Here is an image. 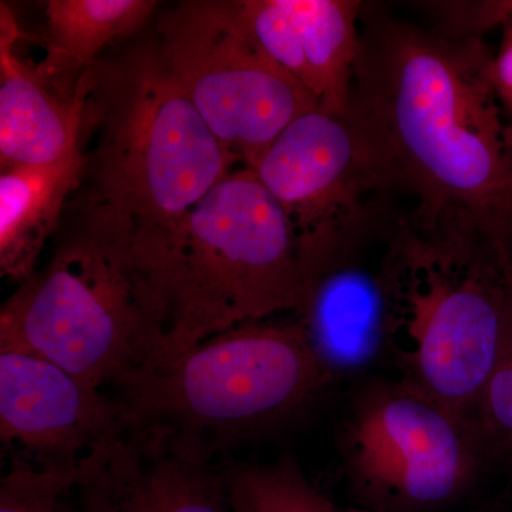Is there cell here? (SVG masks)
Here are the masks:
<instances>
[{
  "mask_svg": "<svg viewBox=\"0 0 512 512\" xmlns=\"http://www.w3.org/2000/svg\"><path fill=\"white\" fill-rule=\"evenodd\" d=\"M298 25L296 80L329 113H346L360 50L363 5L357 0H291Z\"/></svg>",
  "mask_w": 512,
  "mask_h": 512,
  "instance_id": "15",
  "label": "cell"
},
{
  "mask_svg": "<svg viewBox=\"0 0 512 512\" xmlns=\"http://www.w3.org/2000/svg\"><path fill=\"white\" fill-rule=\"evenodd\" d=\"M76 480L77 471L16 460L0 481V512H87Z\"/></svg>",
  "mask_w": 512,
  "mask_h": 512,
  "instance_id": "17",
  "label": "cell"
},
{
  "mask_svg": "<svg viewBox=\"0 0 512 512\" xmlns=\"http://www.w3.org/2000/svg\"><path fill=\"white\" fill-rule=\"evenodd\" d=\"M194 441L170 431L124 427L77 468L87 512H232L227 470Z\"/></svg>",
  "mask_w": 512,
  "mask_h": 512,
  "instance_id": "10",
  "label": "cell"
},
{
  "mask_svg": "<svg viewBox=\"0 0 512 512\" xmlns=\"http://www.w3.org/2000/svg\"><path fill=\"white\" fill-rule=\"evenodd\" d=\"M362 20L350 107L412 198L409 220L476 224L511 247L512 157L483 39L382 13Z\"/></svg>",
  "mask_w": 512,
  "mask_h": 512,
  "instance_id": "1",
  "label": "cell"
},
{
  "mask_svg": "<svg viewBox=\"0 0 512 512\" xmlns=\"http://www.w3.org/2000/svg\"><path fill=\"white\" fill-rule=\"evenodd\" d=\"M389 355L402 383L468 417L493 370L512 289L511 247L474 224L403 217L387 242Z\"/></svg>",
  "mask_w": 512,
  "mask_h": 512,
  "instance_id": "4",
  "label": "cell"
},
{
  "mask_svg": "<svg viewBox=\"0 0 512 512\" xmlns=\"http://www.w3.org/2000/svg\"><path fill=\"white\" fill-rule=\"evenodd\" d=\"M329 383L296 320L242 323L114 384L124 427L215 454L301 412Z\"/></svg>",
  "mask_w": 512,
  "mask_h": 512,
  "instance_id": "6",
  "label": "cell"
},
{
  "mask_svg": "<svg viewBox=\"0 0 512 512\" xmlns=\"http://www.w3.org/2000/svg\"><path fill=\"white\" fill-rule=\"evenodd\" d=\"M339 512H362V511H353V510H348V511H339Z\"/></svg>",
  "mask_w": 512,
  "mask_h": 512,
  "instance_id": "21",
  "label": "cell"
},
{
  "mask_svg": "<svg viewBox=\"0 0 512 512\" xmlns=\"http://www.w3.org/2000/svg\"><path fill=\"white\" fill-rule=\"evenodd\" d=\"M157 46L212 134L244 167L254 168L298 117L320 109L256 45L234 2L180 3L158 22Z\"/></svg>",
  "mask_w": 512,
  "mask_h": 512,
  "instance_id": "8",
  "label": "cell"
},
{
  "mask_svg": "<svg viewBox=\"0 0 512 512\" xmlns=\"http://www.w3.org/2000/svg\"><path fill=\"white\" fill-rule=\"evenodd\" d=\"M80 84L82 124L97 134L90 153L82 148L83 211L124 225L133 241L173 227L241 165L205 124L157 43L119 62L94 63Z\"/></svg>",
  "mask_w": 512,
  "mask_h": 512,
  "instance_id": "3",
  "label": "cell"
},
{
  "mask_svg": "<svg viewBox=\"0 0 512 512\" xmlns=\"http://www.w3.org/2000/svg\"><path fill=\"white\" fill-rule=\"evenodd\" d=\"M123 429L119 407L101 389L43 357L0 352V436L37 466L77 471Z\"/></svg>",
  "mask_w": 512,
  "mask_h": 512,
  "instance_id": "11",
  "label": "cell"
},
{
  "mask_svg": "<svg viewBox=\"0 0 512 512\" xmlns=\"http://www.w3.org/2000/svg\"><path fill=\"white\" fill-rule=\"evenodd\" d=\"M490 79L495 96L500 103L503 116L510 119L512 126V23L505 25L503 43L497 55L493 56L490 66Z\"/></svg>",
  "mask_w": 512,
  "mask_h": 512,
  "instance_id": "19",
  "label": "cell"
},
{
  "mask_svg": "<svg viewBox=\"0 0 512 512\" xmlns=\"http://www.w3.org/2000/svg\"><path fill=\"white\" fill-rule=\"evenodd\" d=\"M153 0H52L46 6L49 55L43 70L62 80L86 72L104 46L131 35L150 19Z\"/></svg>",
  "mask_w": 512,
  "mask_h": 512,
  "instance_id": "16",
  "label": "cell"
},
{
  "mask_svg": "<svg viewBox=\"0 0 512 512\" xmlns=\"http://www.w3.org/2000/svg\"><path fill=\"white\" fill-rule=\"evenodd\" d=\"M380 228L325 266L305 286L293 311L329 382L363 372L389 353V295L383 274L386 248L375 268L360 256L367 239Z\"/></svg>",
  "mask_w": 512,
  "mask_h": 512,
  "instance_id": "12",
  "label": "cell"
},
{
  "mask_svg": "<svg viewBox=\"0 0 512 512\" xmlns=\"http://www.w3.org/2000/svg\"><path fill=\"white\" fill-rule=\"evenodd\" d=\"M510 22L512 23V13H511V19H510Z\"/></svg>",
  "mask_w": 512,
  "mask_h": 512,
  "instance_id": "22",
  "label": "cell"
},
{
  "mask_svg": "<svg viewBox=\"0 0 512 512\" xmlns=\"http://www.w3.org/2000/svg\"><path fill=\"white\" fill-rule=\"evenodd\" d=\"M22 32L0 5V165L3 171L56 163L80 140L83 89L26 62L16 53Z\"/></svg>",
  "mask_w": 512,
  "mask_h": 512,
  "instance_id": "13",
  "label": "cell"
},
{
  "mask_svg": "<svg viewBox=\"0 0 512 512\" xmlns=\"http://www.w3.org/2000/svg\"><path fill=\"white\" fill-rule=\"evenodd\" d=\"M470 420L484 447L494 444L512 450V289L500 350Z\"/></svg>",
  "mask_w": 512,
  "mask_h": 512,
  "instance_id": "18",
  "label": "cell"
},
{
  "mask_svg": "<svg viewBox=\"0 0 512 512\" xmlns=\"http://www.w3.org/2000/svg\"><path fill=\"white\" fill-rule=\"evenodd\" d=\"M343 440L357 487L400 510L454 500L473 481L484 450L473 421L402 382L363 394Z\"/></svg>",
  "mask_w": 512,
  "mask_h": 512,
  "instance_id": "9",
  "label": "cell"
},
{
  "mask_svg": "<svg viewBox=\"0 0 512 512\" xmlns=\"http://www.w3.org/2000/svg\"><path fill=\"white\" fill-rule=\"evenodd\" d=\"M505 141H507L508 150L512 157V126L505 127Z\"/></svg>",
  "mask_w": 512,
  "mask_h": 512,
  "instance_id": "20",
  "label": "cell"
},
{
  "mask_svg": "<svg viewBox=\"0 0 512 512\" xmlns=\"http://www.w3.org/2000/svg\"><path fill=\"white\" fill-rule=\"evenodd\" d=\"M164 319V355L242 323L293 312L303 268L291 222L249 167L235 168L173 227L131 245Z\"/></svg>",
  "mask_w": 512,
  "mask_h": 512,
  "instance_id": "2",
  "label": "cell"
},
{
  "mask_svg": "<svg viewBox=\"0 0 512 512\" xmlns=\"http://www.w3.org/2000/svg\"><path fill=\"white\" fill-rule=\"evenodd\" d=\"M87 157L80 140L56 163L0 175V275L23 284L55 231L67 198L82 187Z\"/></svg>",
  "mask_w": 512,
  "mask_h": 512,
  "instance_id": "14",
  "label": "cell"
},
{
  "mask_svg": "<svg viewBox=\"0 0 512 512\" xmlns=\"http://www.w3.org/2000/svg\"><path fill=\"white\" fill-rule=\"evenodd\" d=\"M252 170L291 222L303 289L350 245L406 215L390 208V195L403 192L402 185L386 151L352 107L298 117Z\"/></svg>",
  "mask_w": 512,
  "mask_h": 512,
  "instance_id": "7",
  "label": "cell"
},
{
  "mask_svg": "<svg viewBox=\"0 0 512 512\" xmlns=\"http://www.w3.org/2000/svg\"><path fill=\"white\" fill-rule=\"evenodd\" d=\"M124 225L83 221L0 309V352L30 353L97 389L164 355L160 305L134 261Z\"/></svg>",
  "mask_w": 512,
  "mask_h": 512,
  "instance_id": "5",
  "label": "cell"
}]
</instances>
